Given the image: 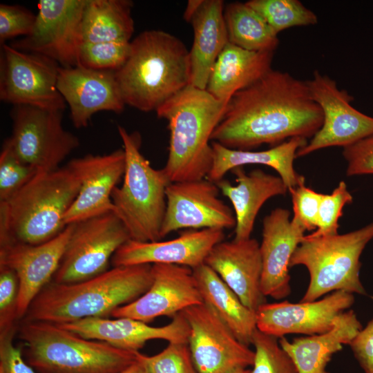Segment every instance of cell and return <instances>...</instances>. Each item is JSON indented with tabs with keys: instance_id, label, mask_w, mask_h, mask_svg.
Listing matches in <instances>:
<instances>
[{
	"instance_id": "27",
	"label": "cell",
	"mask_w": 373,
	"mask_h": 373,
	"mask_svg": "<svg viewBox=\"0 0 373 373\" xmlns=\"http://www.w3.org/2000/svg\"><path fill=\"white\" fill-rule=\"evenodd\" d=\"M222 0H202L190 23L193 41L189 50L190 84L206 90L213 66L229 43Z\"/></svg>"
},
{
	"instance_id": "36",
	"label": "cell",
	"mask_w": 373,
	"mask_h": 373,
	"mask_svg": "<svg viewBox=\"0 0 373 373\" xmlns=\"http://www.w3.org/2000/svg\"><path fill=\"white\" fill-rule=\"evenodd\" d=\"M136 359L146 373H198L188 343H169L164 350L153 356L137 352Z\"/></svg>"
},
{
	"instance_id": "24",
	"label": "cell",
	"mask_w": 373,
	"mask_h": 373,
	"mask_svg": "<svg viewBox=\"0 0 373 373\" xmlns=\"http://www.w3.org/2000/svg\"><path fill=\"white\" fill-rule=\"evenodd\" d=\"M204 263L211 267L252 311L266 302L261 291L262 262L255 238L222 241L216 245Z\"/></svg>"
},
{
	"instance_id": "35",
	"label": "cell",
	"mask_w": 373,
	"mask_h": 373,
	"mask_svg": "<svg viewBox=\"0 0 373 373\" xmlns=\"http://www.w3.org/2000/svg\"><path fill=\"white\" fill-rule=\"evenodd\" d=\"M251 344L255 350L251 373H298L289 355L280 347L278 338L256 329Z\"/></svg>"
},
{
	"instance_id": "23",
	"label": "cell",
	"mask_w": 373,
	"mask_h": 373,
	"mask_svg": "<svg viewBox=\"0 0 373 373\" xmlns=\"http://www.w3.org/2000/svg\"><path fill=\"white\" fill-rule=\"evenodd\" d=\"M84 338L105 342L115 347L139 352L145 343L153 339L169 343H188L189 325L180 312L167 325L153 327L130 318H88L58 325Z\"/></svg>"
},
{
	"instance_id": "16",
	"label": "cell",
	"mask_w": 373,
	"mask_h": 373,
	"mask_svg": "<svg viewBox=\"0 0 373 373\" xmlns=\"http://www.w3.org/2000/svg\"><path fill=\"white\" fill-rule=\"evenodd\" d=\"M354 303L353 294L341 290L309 302L265 303L256 312V327L278 338L289 334H322L330 330L337 316Z\"/></svg>"
},
{
	"instance_id": "14",
	"label": "cell",
	"mask_w": 373,
	"mask_h": 373,
	"mask_svg": "<svg viewBox=\"0 0 373 373\" xmlns=\"http://www.w3.org/2000/svg\"><path fill=\"white\" fill-rule=\"evenodd\" d=\"M181 313L189 325L188 343L198 373H236L253 365L254 351L241 343L204 303Z\"/></svg>"
},
{
	"instance_id": "28",
	"label": "cell",
	"mask_w": 373,
	"mask_h": 373,
	"mask_svg": "<svg viewBox=\"0 0 373 373\" xmlns=\"http://www.w3.org/2000/svg\"><path fill=\"white\" fill-rule=\"evenodd\" d=\"M211 144L213 160L206 178L215 183L222 180L228 171L246 164H262L271 167L277 171L288 190L305 182V177L298 174L294 167L297 151L307 144V140L304 137H293L269 149L259 151L231 149L216 142Z\"/></svg>"
},
{
	"instance_id": "47",
	"label": "cell",
	"mask_w": 373,
	"mask_h": 373,
	"mask_svg": "<svg viewBox=\"0 0 373 373\" xmlns=\"http://www.w3.org/2000/svg\"><path fill=\"white\" fill-rule=\"evenodd\" d=\"M236 373H251V370H248V369H244V370H241L240 371H238Z\"/></svg>"
},
{
	"instance_id": "45",
	"label": "cell",
	"mask_w": 373,
	"mask_h": 373,
	"mask_svg": "<svg viewBox=\"0 0 373 373\" xmlns=\"http://www.w3.org/2000/svg\"><path fill=\"white\" fill-rule=\"evenodd\" d=\"M202 0H189L184 12V19L189 22L193 15L197 10Z\"/></svg>"
},
{
	"instance_id": "20",
	"label": "cell",
	"mask_w": 373,
	"mask_h": 373,
	"mask_svg": "<svg viewBox=\"0 0 373 373\" xmlns=\"http://www.w3.org/2000/svg\"><path fill=\"white\" fill-rule=\"evenodd\" d=\"M57 89L69 106L73 126L86 127L99 111L122 113L125 103L115 72L97 70L82 66L59 67Z\"/></svg>"
},
{
	"instance_id": "15",
	"label": "cell",
	"mask_w": 373,
	"mask_h": 373,
	"mask_svg": "<svg viewBox=\"0 0 373 373\" xmlns=\"http://www.w3.org/2000/svg\"><path fill=\"white\" fill-rule=\"evenodd\" d=\"M220 191L217 184L207 178L171 182L166 189L162 238L182 229L235 227L234 213L218 198Z\"/></svg>"
},
{
	"instance_id": "18",
	"label": "cell",
	"mask_w": 373,
	"mask_h": 373,
	"mask_svg": "<svg viewBox=\"0 0 373 373\" xmlns=\"http://www.w3.org/2000/svg\"><path fill=\"white\" fill-rule=\"evenodd\" d=\"M73 224L56 237L39 245H0V265L14 270L19 279L17 319L23 318L35 297L52 280L59 267Z\"/></svg>"
},
{
	"instance_id": "39",
	"label": "cell",
	"mask_w": 373,
	"mask_h": 373,
	"mask_svg": "<svg viewBox=\"0 0 373 373\" xmlns=\"http://www.w3.org/2000/svg\"><path fill=\"white\" fill-rule=\"evenodd\" d=\"M19 279L12 269L0 265V333L17 329Z\"/></svg>"
},
{
	"instance_id": "11",
	"label": "cell",
	"mask_w": 373,
	"mask_h": 373,
	"mask_svg": "<svg viewBox=\"0 0 373 373\" xmlns=\"http://www.w3.org/2000/svg\"><path fill=\"white\" fill-rule=\"evenodd\" d=\"M60 66L45 56L2 44L1 100L13 106L26 105L63 111L66 102L57 86Z\"/></svg>"
},
{
	"instance_id": "43",
	"label": "cell",
	"mask_w": 373,
	"mask_h": 373,
	"mask_svg": "<svg viewBox=\"0 0 373 373\" xmlns=\"http://www.w3.org/2000/svg\"><path fill=\"white\" fill-rule=\"evenodd\" d=\"M17 328L0 333V373H37L25 361L21 348L14 344Z\"/></svg>"
},
{
	"instance_id": "29",
	"label": "cell",
	"mask_w": 373,
	"mask_h": 373,
	"mask_svg": "<svg viewBox=\"0 0 373 373\" xmlns=\"http://www.w3.org/2000/svg\"><path fill=\"white\" fill-rule=\"evenodd\" d=\"M274 52L245 50L228 43L218 57L206 90L229 102L237 92L252 85L271 68Z\"/></svg>"
},
{
	"instance_id": "13",
	"label": "cell",
	"mask_w": 373,
	"mask_h": 373,
	"mask_svg": "<svg viewBox=\"0 0 373 373\" xmlns=\"http://www.w3.org/2000/svg\"><path fill=\"white\" fill-rule=\"evenodd\" d=\"M85 3L86 0H40L32 31L10 46L48 57L61 67L79 66Z\"/></svg>"
},
{
	"instance_id": "38",
	"label": "cell",
	"mask_w": 373,
	"mask_h": 373,
	"mask_svg": "<svg viewBox=\"0 0 373 373\" xmlns=\"http://www.w3.org/2000/svg\"><path fill=\"white\" fill-rule=\"evenodd\" d=\"M38 171L21 161L3 143L0 153V202L12 197Z\"/></svg>"
},
{
	"instance_id": "3",
	"label": "cell",
	"mask_w": 373,
	"mask_h": 373,
	"mask_svg": "<svg viewBox=\"0 0 373 373\" xmlns=\"http://www.w3.org/2000/svg\"><path fill=\"white\" fill-rule=\"evenodd\" d=\"M189 50L177 37L161 30L140 33L129 56L115 72L126 105L156 111L190 84Z\"/></svg>"
},
{
	"instance_id": "4",
	"label": "cell",
	"mask_w": 373,
	"mask_h": 373,
	"mask_svg": "<svg viewBox=\"0 0 373 373\" xmlns=\"http://www.w3.org/2000/svg\"><path fill=\"white\" fill-rule=\"evenodd\" d=\"M227 104L189 84L155 111L168 122L169 153L162 169L171 182L207 178L213 160L209 142Z\"/></svg>"
},
{
	"instance_id": "30",
	"label": "cell",
	"mask_w": 373,
	"mask_h": 373,
	"mask_svg": "<svg viewBox=\"0 0 373 373\" xmlns=\"http://www.w3.org/2000/svg\"><path fill=\"white\" fill-rule=\"evenodd\" d=\"M193 271L203 303L216 313L241 343L251 345L257 329L256 312L246 307L205 263Z\"/></svg>"
},
{
	"instance_id": "7",
	"label": "cell",
	"mask_w": 373,
	"mask_h": 373,
	"mask_svg": "<svg viewBox=\"0 0 373 373\" xmlns=\"http://www.w3.org/2000/svg\"><path fill=\"white\" fill-rule=\"evenodd\" d=\"M125 153L126 166L122 185L115 186L111 200L115 213L126 226L131 240L154 242L162 239L166 198L171 183L163 169L153 168L140 151L139 133H128L117 126Z\"/></svg>"
},
{
	"instance_id": "12",
	"label": "cell",
	"mask_w": 373,
	"mask_h": 373,
	"mask_svg": "<svg viewBox=\"0 0 373 373\" xmlns=\"http://www.w3.org/2000/svg\"><path fill=\"white\" fill-rule=\"evenodd\" d=\"M312 99L323 115L321 128L296 153V157L330 146L345 148L373 135V117L352 106L354 97L335 80L316 70L306 80Z\"/></svg>"
},
{
	"instance_id": "46",
	"label": "cell",
	"mask_w": 373,
	"mask_h": 373,
	"mask_svg": "<svg viewBox=\"0 0 373 373\" xmlns=\"http://www.w3.org/2000/svg\"><path fill=\"white\" fill-rule=\"evenodd\" d=\"M119 373H146L141 364L137 361Z\"/></svg>"
},
{
	"instance_id": "42",
	"label": "cell",
	"mask_w": 373,
	"mask_h": 373,
	"mask_svg": "<svg viewBox=\"0 0 373 373\" xmlns=\"http://www.w3.org/2000/svg\"><path fill=\"white\" fill-rule=\"evenodd\" d=\"M347 176L373 174V135L343 148Z\"/></svg>"
},
{
	"instance_id": "21",
	"label": "cell",
	"mask_w": 373,
	"mask_h": 373,
	"mask_svg": "<svg viewBox=\"0 0 373 373\" xmlns=\"http://www.w3.org/2000/svg\"><path fill=\"white\" fill-rule=\"evenodd\" d=\"M224 239L220 229H189L166 241L128 240L114 254L113 267L172 264L195 269L204 264L213 247Z\"/></svg>"
},
{
	"instance_id": "8",
	"label": "cell",
	"mask_w": 373,
	"mask_h": 373,
	"mask_svg": "<svg viewBox=\"0 0 373 373\" xmlns=\"http://www.w3.org/2000/svg\"><path fill=\"white\" fill-rule=\"evenodd\" d=\"M372 238L373 222L344 234L305 236L289 264V267L303 265L309 274V283L300 301H314L341 290L367 295L360 280V257Z\"/></svg>"
},
{
	"instance_id": "19",
	"label": "cell",
	"mask_w": 373,
	"mask_h": 373,
	"mask_svg": "<svg viewBox=\"0 0 373 373\" xmlns=\"http://www.w3.org/2000/svg\"><path fill=\"white\" fill-rule=\"evenodd\" d=\"M67 165L77 175L80 189L65 215L66 225L115 213L111 195L124 174L126 158L123 149L103 155L87 154L72 159Z\"/></svg>"
},
{
	"instance_id": "37",
	"label": "cell",
	"mask_w": 373,
	"mask_h": 373,
	"mask_svg": "<svg viewBox=\"0 0 373 373\" xmlns=\"http://www.w3.org/2000/svg\"><path fill=\"white\" fill-rule=\"evenodd\" d=\"M353 197L344 181H341L330 194H323L320 203L316 229L308 237H322L338 234V220L345 205L351 204Z\"/></svg>"
},
{
	"instance_id": "34",
	"label": "cell",
	"mask_w": 373,
	"mask_h": 373,
	"mask_svg": "<svg viewBox=\"0 0 373 373\" xmlns=\"http://www.w3.org/2000/svg\"><path fill=\"white\" fill-rule=\"evenodd\" d=\"M131 41L82 42L79 50V66L116 72L129 56Z\"/></svg>"
},
{
	"instance_id": "22",
	"label": "cell",
	"mask_w": 373,
	"mask_h": 373,
	"mask_svg": "<svg viewBox=\"0 0 373 373\" xmlns=\"http://www.w3.org/2000/svg\"><path fill=\"white\" fill-rule=\"evenodd\" d=\"M305 231L298 222L290 220L287 209L276 208L264 218L260 249L262 262L260 287L265 297L280 300L291 293L290 260Z\"/></svg>"
},
{
	"instance_id": "25",
	"label": "cell",
	"mask_w": 373,
	"mask_h": 373,
	"mask_svg": "<svg viewBox=\"0 0 373 373\" xmlns=\"http://www.w3.org/2000/svg\"><path fill=\"white\" fill-rule=\"evenodd\" d=\"M236 185L222 179L216 182L220 191L231 201L236 218V240L251 238L256 216L265 202L285 195L288 188L278 175L255 169L247 173L242 166L233 169Z\"/></svg>"
},
{
	"instance_id": "10",
	"label": "cell",
	"mask_w": 373,
	"mask_h": 373,
	"mask_svg": "<svg viewBox=\"0 0 373 373\" xmlns=\"http://www.w3.org/2000/svg\"><path fill=\"white\" fill-rule=\"evenodd\" d=\"M130 239L126 226L114 212L73 223L52 281L73 283L105 272L109 269L114 254Z\"/></svg>"
},
{
	"instance_id": "1",
	"label": "cell",
	"mask_w": 373,
	"mask_h": 373,
	"mask_svg": "<svg viewBox=\"0 0 373 373\" xmlns=\"http://www.w3.org/2000/svg\"><path fill=\"white\" fill-rule=\"evenodd\" d=\"M323 122L307 81L271 69L232 96L211 141L242 151L273 147L296 137L311 139Z\"/></svg>"
},
{
	"instance_id": "17",
	"label": "cell",
	"mask_w": 373,
	"mask_h": 373,
	"mask_svg": "<svg viewBox=\"0 0 373 373\" xmlns=\"http://www.w3.org/2000/svg\"><path fill=\"white\" fill-rule=\"evenodd\" d=\"M152 283L134 301L115 309L114 318H130L149 323L160 316H174L203 303L191 268L172 264L152 265Z\"/></svg>"
},
{
	"instance_id": "33",
	"label": "cell",
	"mask_w": 373,
	"mask_h": 373,
	"mask_svg": "<svg viewBox=\"0 0 373 373\" xmlns=\"http://www.w3.org/2000/svg\"><path fill=\"white\" fill-rule=\"evenodd\" d=\"M246 3L256 11L278 35L285 29L318 23L316 15L299 0H249Z\"/></svg>"
},
{
	"instance_id": "9",
	"label": "cell",
	"mask_w": 373,
	"mask_h": 373,
	"mask_svg": "<svg viewBox=\"0 0 373 373\" xmlns=\"http://www.w3.org/2000/svg\"><path fill=\"white\" fill-rule=\"evenodd\" d=\"M62 112L14 106L12 133L3 143L21 161L39 171L58 169L79 145L78 137L63 127Z\"/></svg>"
},
{
	"instance_id": "5",
	"label": "cell",
	"mask_w": 373,
	"mask_h": 373,
	"mask_svg": "<svg viewBox=\"0 0 373 373\" xmlns=\"http://www.w3.org/2000/svg\"><path fill=\"white\" fill-rule=\"evenodd\" d=\"M80 189V180L67 164L38 171L21 189L0 202V245H39L58 236L64 217Z\"/></svg>"
},
{
	"instance_id": "26",
	"label": "cell",
	"mask_w": 373,
	"mask_h": 373,
	"mask_svg": "<svg viewBox=\"0 0 373 373\" xmlns=\"http://www.w3.org/2000/svg\"><path fill=\"white\" fill-rule=\"evenodd\" d=\"M363 328L356 313L350 309L339 314L333 327L324 333L278 339L280 347L294 363L298 373H329L326 367L332 356L349 345Z\"/></svg>"
},
{
	"instance_id": "32",
	"label": "cell",
	"mask_w": 373,
	"mask_h": 373,
	"mask_svg": "<svg viewBox=\"0 0 373 373\" xmlns=\"http://www.w3.org/2000/svg\"><path fill=\"white\" fill-rule=\"evenodd\" d=\"M224 18L229 43L255 52H274L278 48V35L246 2L227 4Z\"/></svg>"
},
{
	"instance_id": "44",
	"label": "cell",
	"mask_w": 373,
	"mask_h": 373,
	"mask_svg": "<svg viewBox=\"0 0 373 373\" xmlns=\"http://www.w3.org/2000/svg\"><path fill=\"white\" fill-rule=\"evenodd\" d=\"M349 345L364 373H373V318Z\"/></svg>"
},
{
	"instance_id": "40",
	"label": "cell",
	"mask_w": 373,
	"mask_h": 373,
	"mask_svg": "<svg viewBox=\"0 0 373 373\" xmlns=\"http://www.w3.org/2000/svg\"><path fill=\"white\" fill-rule=\"evenodd\" d=\"M291 194L294 216L305 231H315L318 225V216L323 194L318 193L305 183L288 190Z\"/></svg>"
},
{
	"instance_id": "2",
	"label": "cell",
	"mask_w": 373,
	"mask_h": 373,
	"mask_svg": "<svg viewBox=\"0 0 373 373\" xmlns=\"http://www.w3.org/2000/svg\"><path fill=\"white\" fill-rule=\"evenodd\" d=\"M151 269L149 264L113 267L77 283L51 281L35 297L23 318L64 325L88 318H107L148 290Z\"/></svg>"
},
{
	"instance_id": "6",
	"label": "cell",
	"mask_w": 373,
	"mask_h": 373,
	"mask_svg": "<svg viewBox=\"0 0 373 373\" xmlns=\"http://www.w3.org/2000/svg\"><path fill=\"white\" fill-rule=\"evenodd\" d=\"M25 361L37 373H119L137 352L84 338L57 324L23 320L17 328Z\"/></svg>"
},
{
	"instance_id": "41",
	"label": "cell",
	"mask_w": 373,
	"mask_h": 373,
	"mask_svg": "<svg viewBox=\"0 0 373 373\" xmlns=\"http://www.w3.org/2000/svg\"><path fill=\"white\" fill-rule=\"evenodd\" d=\"M37 15L19 5H0V41L29 35L34 28Z\"/></svg>"
},
{
	"instance_id": "31",
	"label": "cell",
	"mask_w": 373,
	"mask_h": 373,
	"mask_svg": "<svg viewBox=\"0 0 373 373\" xmlns=\"http://www.w3.org/2000/svg\"><path fill=\"white\" fill-rule=\"evenodd\" d=\"M133 2L86 0L82 19L83 42L131 41L134 32Z\"/></svg>"
}]
</instances>
